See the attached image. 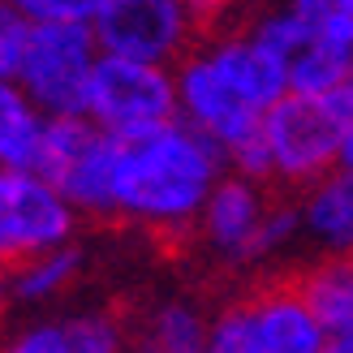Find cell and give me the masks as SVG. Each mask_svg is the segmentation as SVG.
Masks as SVG:
<instances>
[{
	"mask_svg": "<svg viewBox=\"0 0 353 353\" xmlns=\"http://www.w3.org/2000/svg\"><path fill=\"white\" fill-rule=\"evenodd\" d=\"M9 9H17L22 17H30V22H82L91 26L103 0H5Z\"/></svg>",
	"mask_w": 353,
	"mask_h": 353,
	"instance_id": "obj_18",
	"label": "cell"
},
{
	"mask_svg": "<svg viewBox=\"0 0 353 353\" xmlns=\"http://www.w3.org/2000/svg\"><path fill=\"white\" fill-rule=\"evenodd\" d=\"M99 57L103 48L95 39V26L34 22L17 74L9 82L22 95H30L48 117H86V95H91Z\"/></svg>",
	"mask_w": 353,
	"mask_h": 353,
	"instance_id": "obj_3",
	"label": "cell"
},
{
	"mask_svg": "<svg viewBox=\"0 0 353 353\" xmlns=\"http://www.w3.org/2000/svg\"><path fill=\"white\" fill-rule=\"evenodd\" d=\"M297 285L323 314L332 336H353V254H319L297 272Z\"/></svg>",
	"mask_w": 353,
	"mask_h": 353,
	"instance_id": "obj_14",
	"label": "cell"
},
{
	"mask_svg": "<svg viewBox=\"0 0 353 353\" xmlns=\"http://www.w3.org/2000/svg\"><path fill=\"white\" fill-rule=\"evenodd\" d=\"M306 241L319 254H353V168H332L327 176L297 190Z\"/></svg>",
	"mask_w": 353,
	"mask_h": 353,
	"instance_id": "obj_11",
	"label": "cell"
},
{
	"mask_svg": "<svg viewBox=\"0 0 353 353\" xmlns=\"http://www.w3.org/2000/svg\"><path fill=\"white\" fill-rule=\"evenodd\" d=\"M332 353H353V336H336L332 341Z\"/></svg>",
	"mask_w": 353,
	"mask_h": 353,
	"instance_id": "obj_22",
	"label": "cell"
},
{
	"mask_svg": "<svg viewBox=\"0 0 353 353\" xmlns=\"http://www.w3.org/2000/svg\"><path fill=\"white\" fill-rule=\"evenodd\" d=\"M78 272H82V254L74 250V245H61V250L9 263L5 293H9V302H17V306H43V302L61 297L69 285H74Z\"/></svg>",
	"mask_w": 353,
	"mask_h": 353,
	"instance_id": "obj_15",
	"label": "cell"
},
{
	"mask_svg": "<svg viewBox=\"0 0 353 353\" xmlns=\"http://www.w3.org/2000/svg\"><path fill=\"white\" fill-rule=\"evenodd\" d=\"M207 336H211V314L190 297L151 306V314L134 332V341L147 353H203Z\"/></svg>",
	"mask_w": 353,
	"mask_h": 353,
	"instance_id": "obj_13",
	"label": "cell"
},
{
	"mask_svg": "<svg viewBox=\"0 0 353 353\" xmlns=\"http://www.w3.org/2000/svg\"><path fill=\"white\" fill-rule=\"evenodd\" d=\"M91 26L108 57L172 65V69L207 34V22L199 17L194 0H103Z\"/></svg>",
	"mask_w": 353,
	"mask_h": 353,
	"instance_id": "obj_6",
	"label": "cell"
},
{
	"mask_svg": "<svg viewBox=\"0 0 353 353\" xmlns=\"http://www.w3.org/2000/svg\"><path fill=\"white\" fill-rule=\"evenodd\" d=\"M86 121H95L112 138H143L181 121L176 69L103 52L91 78V95H86Z\"/></svg>",
	"mask_w": 353,
	"mask_h": 353,
	"instance_id": "obj_4",
	"label": "cell"
},
{
	"mask_svg": "<svg viewBox=\"0 0 353 353\" xmlns=\"http://www.w3.org/2000/svg\"><path fill=\"white\" fill-rule=\"evenodd\" d=\"M203 353H254L241 297L224 302L216 314H211V336H207V349H203Z\"/></svg>",
	"mask_w": 353,
	"mask_h": 353,
	"instance_id": "obj_17",
	"label": "cell"
},
{
	"mask_svg": "<svg viewBox=\"0 0 353 353\" xmlns=\"http://www.w3.org/2000/svg\"><path fill=\"white\" fill-rule=\"evenodd\" d=\"M30 17H22L17 9H0V78H13L17 74V61H22V52H26V39H30Z\"/></svg>",
	"mask_w": 353,
	"mask_h": 353,
	"instance_id": "obj_19",
	"label": "cell"
},
{
	"mask_svg": "<svg viewBox=\"0 0 353 353\" xmlns=\"http://www.w3.org/2000/svg\"><path fill=\"white\" fill-rule=\"evenodd\" d=\"M48 125H52V117L30 95H22L13 82L0 86V168L39 172L43 147H48Z\"/></svg>",
	"mask_w": 353,
	"mask_h": 353,
	"instance_id": "obj_12",
	"label": "cell"
},
{
	"mask_svg": "<svg viewBox=\"0 0 353 353\" xmlns=\"http://www.w3.org/2000/svg\"><path fill=\"white\" fill-rule=\"evenodd\" d=\"M5 353H69L65 345V323H30L9 341Z\"/></svg>",
	"mask_w": 353,
	"mask_h": 353,
	"instance_id": "obj_20",
	"label": "cell"
},
{
	"mask_svg": "<svg viewBox=\"0 0 353 353\" xmlns=\"http://www.w3.org/2000/svg\"><path fill=\"white\" fill-rule=\"evenodd\" d=\"M276 194H280L276 185L228 168L211 190L194 237L224 268H237V272L259 268V263H268V220H272Z\"/></svg>",
	"mask_w": 353,
	"mask_h": 353,
	"instance_id": "obj_7",
	"label": "cell"
},
{
	"mask_svg": "<svg viewBox=\"0 0 353 353\" xmlns=\"http://www.w3.org/2000/svg\"><path fill=\"white\" fill-rule=\"evenodd\" d=\"M245 323H250V345L254 353H332V327L314 302L302 293L297 276L268 280L241 293Z\"/></svg>",
	"mask_w": 353,
	"mask_h": 353,
	"instance_id": "obj_9",
	"label": "cell"
},
{
	"mask_svg": "<svg viewBox=\"0 0 353 353\" xmlns=\"http://www.w3.org/2000/svg\"><path fill=\"white\" fill-rule=\"evenodd\" d=\"M69 353H130V327L108 310H86L65 319Z\"/></svg>",
	"mask_w": 353,
	"mask_h": 353,
	"instance_id": "obj_16",
	"label": "cell"
},
{
	"mask_svg": "<svg viewBox=\"0 0 353 353\" xmlns=\"http://www.w3.org/2000/svg\"><path fill=\"white\" fill-rule=\"evenodd\" d=\"M74 224L78 207L61 194L57 181L22 168L0 172V254L5 263L74 245Z\"/></svg>",
	"mask_w": 353,
	"mask_h": 353,
	"instance_id": "obj_8",
	"label": "cell"
},
{
	"mask_svg": "<svg viewBox=\"0 0 353 353\" xmlns=\"http://www.w3.org/2000/svg\"><path fill=\"white\" fill-rule=\"evenodd\" d=\"M211 65L220 69V78L250 103V108L268 112L272 103H280L293 82H289V61L276 48H268L250 26H233V30H207L199 43Z\"/></svg>",
	"mask_w": 353,
	"mask_h": 353,
	"instance_id": "obj_10",
	"label": "cell"
},
{
	"mask_svg": "<svg viewBox=\"0 0 353 353\" xmlns=\"http://www.w3.org/2000/svg\"><path fill=\"white\" fill-rule=\"evenodd\" d=\"M228 172L224 151L185 121L117 147V220L160 237H194L216 181Z\"/></svg>",
	"mask_w": 353,
	"mask_h": 353,
	"instance_id": "obj_1",
	"label": "cell"
},
{
	"mask_svg": "<svg viewBox=\"0 0 353 353\" xmlns=\"http://www.w3.org/2000/svg\"><path fill=\"white\" fill-rule=\"evenodd\" d=\"M117 147L86 117H52L39 172L57 181L61 194L86 220H117Z\"/></svg>",
	"mask_w": 353,
	"mask_h": 353,
	"instance_id": "obj_5",
	"label": "cell"
},
{
	"mask_svg": "<svg viewBox=\"0 0 353 353\" xmlns=\"http://www.w3.org/2000/svg\"><path fill=\"white\" fill-rule=\"evenodd\" d=\"M341 164L353 168V117H349V130H345V147H341Z\"/></svg>",
	"mask_w": 353,
	"mask_h": 353,
	"instance_id": "obj_21",
	"label": "cell"
},
{
	"mask_svg": "<svg viewBox=\"0 0 353 353\" xmlns=\"http://www.w3.org/2000/svg\"><path fill=\"white\" fill-rule=\"evenodd\" d=\"M353 117L349 91L302 95L289 91L263 112V147H268V181L285 194L306 190L310 181L341 168L345 130Z\"/></svg>",
	"mask_w": 353,
	"mask_h": 353,
	"instance_id": "obj_2",
	"label": "cell"
}]
</instances>
